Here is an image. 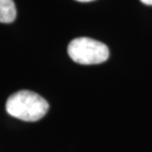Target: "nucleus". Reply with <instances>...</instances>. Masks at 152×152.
I'll return each instance as SVG.
<instances>
[{
  "label": "nucleus",
  "mask_w": 152,
  "mask_h": 152,
  "mask_svg": "<svg viewBox=\"0 0 152 152\" xmlns=\"http://www.w3.org/2000/svg\"><path fill=\"white\" fill-rule=\"evenodd\" d=\"M50 109L46 99L31 90H20L6 101V111L12 117L25 122H37L44 118Z\"/></svg>",
  "instance_id": "obj_1"
},
{
  "label": "nucleus",
  "mask_w": 152,
  "mask_h": 152,
  "mask_svg": "<svg viewBox=\"0 0 152 152\" xmlns=\"http://www.w3.org/2000/svg\"><path fill=\"white\" fill-rule=\"evenodd\" d=\"M69 57L81 65H95L108 60L109 48L101 41L89 37H78L71 40L67 47Z\"/></svg>",
  "instance_id": "obj_2"
},
{
  "label": "nucleus",
  "mask_w": 152,
  "mask_h": 152,
  "mask_svg": "<svg viewBox=\"0 0 152 152\" xmlns=\"http://www.w3.org/2000/svg\"><path fill=\"white\" fill-rule=\"evenodd\" d=\"M17 10L13 0H0V23L10 24L14 22Z\"/></svg>",
  "instance_id": "obj_3"
},
{
  "label": "nucleus",
  "mask_w": 152,
  "mask_h": 152,
  "mask_svg": "<svg viewBox=\"0 0 152 152\" xmlns=\"http://www.w3.org/2000/svg\"><path fill=\"white\" fill-rule=\"evenodd\" d=\"M140 1L145 5H149L152 6V0H140Z\"/></svg>",
  "instance_id": "obj_4"
},
{
  "label": "nucleus",
  "mask_w": 152,
  "mask_h": 152,
  "mask_svg": "<svg viewBox=\"0 0 152 152\" xmlns=\"http://www.w3.org/2000/svg\"><path fill=\"white\" fill-rule=\"evenodd\" d=\"M76 1H78V2H91V1H94V0H76Z\"/></svg>",
  "instance_id": "obj_5"
}]
</instances>
